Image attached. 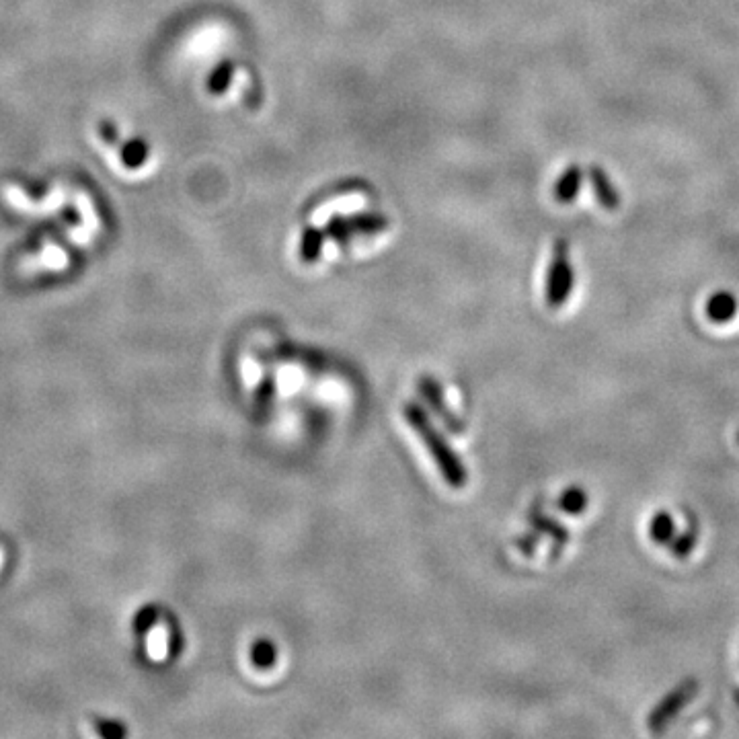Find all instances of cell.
Listing matches in <instances>:
<instances>
[{
	"label": "cell",
	"mask_w": 739,
	"mask_h": 739,
	"mask_svg": "<svg viewBox=\"0 0 739 739\" xmlns=\"http://www.w3.org/2000/svg\"><path fill=\"white\" fill-rule=\"evenodd\" d=\"M579 185H581V171L579 167H569L565 171V175L559 179L557 187H555V198L561 202V204H569L575 200L577 191H579Z\"/></svg>",
	"instance_id": "obj_9"
},
{
	"label": "cell",
	"mask_w": 739,
	"mask_h": 739,
	"mask_svg": "<svg viewBox=\"0 0 739 739\" xmlns=\"http://www.w3.org/2000/svg\"><path fill=\"white\" fill-rule=\"evenodd\" d=\"M386 218L378 216V214H362V216H356L349 220V226H352L354 232H370V235H374V232H380L386 228Z\"/></svg>",
	"instance_id": "obj_13"
},
{
	"label": "cell",
	"mask_w": 739,
	"mask_h": 739,
	"mask_svg": "<svg viewBox=\"0 0 739 739\" xmlns=\"http://www.w3.org/2000/svg\"><path fill=\"white\" fill-rule=\"evenodd\" d=\"M532 524H534L536 530H540L544 534H551L559 544H565L567 538H569L567 530L559 522H555L553 518L544 516V514H532Z\"/></svg>",
	"instance_id": "obj_12"
},
{
	"label": "cell",
	"mask_w": 739,
	"mask_h": 739,
	"mask_svg": "<svg viewBox=\"0 0 739 739\" xmlns=\"http://www.w3.org/2000/svg\"><path fill=\"white\" fill-rule=\"evenodd\" d=\"M352 226H349V220H341V218H335L331 224H329V230L327 235L331 239H335L337 243H347L349 237H352Z\"/></svg>",
	"instance_id": "obj_16"
},
{
	"label": "cell",
	"mask_w": 739,
	"mask_h": 739,
	"mask_svg": "<svg viewBox=\"0 0 739 739\" xmlns=\"http://www.w3.org/2000/svg\"><path fill=\"white\" fill-rule=\"evenodd\" d=\"M737 308V298L727 290H719L707 302V317L713 323H727L737 315Z\"/></svg>",
	"instance_id": "obj_5"
},
{
	"label": "cell",
	"mask_w": 739,
	"mask_h": 739,
	"mask_svg": "<svg viewBox=\"0 0 739 739\" xmlns=\"http://www.w3.org/2000/svg\"><path fill=\"white\" fill-rule=\"evenodd\" d=\"M590 179H592V187L596 191L598 202L606 210H616L620 206V198H618V191L610 183V177L606 175V171L602 167H592L590 169Z\"/></svg>",
	"instance_id": "obj_6"
},
{
	"label": "cell",
	"mask_w": 739,
	"mask_h": 739,
	"mask_svg": "<svg viewBox=\"0 0 739 739\" xmlns=\"http://www.w3.org/2000/svg\"><path fill=\"white\" fill-rule=\"evenodd\" d=\"M559 508L565 512V514H571V516H579L586 512L588 503H590V497L586 493V489L581 487H569L563 491V495L559 497Z\"/></svg>",
	"instance_id": "obj_8"
},
{
	"label": "cell",
	"mask_w": 739,
	"mask_h": 739,
	"mask_svg": "<svg viewBox=\"0 0 739 739\" xmlns=\"http://www.w3.org/2000/svg\"><path fill=\"white\" fill-rule=\"evenodd\" d=\"M672 544V551L678 555V557H686L694 551L696 547V530H688L680 536H674V540L670 542Z\"/></svg>",
	"instance_id": "obj_14"
},
{
	"label": "cell",
	"mask_w": 739,
	"mask_h": 739,
	"mask_svg": "<svg viewBox=\"0 0 739 739\" xmlns=\"http://www.w3.org/2000/svg\"><path fill=\"white\" fill-rule=\"evenodd\" d=\"M230 76H232V64H228V62L220 64V68L210 76V91L212 93H224V89L230 83Z\"/></svg>",
	"instance_id": "obj_15"
},
{
	"label": "cell",
	"mask_w": 739,
	"mask_h": 739,
	"mask_svg": "<svg viewBox=\"0 0 739 739\" xmlns=\"http://www.w3.org/2000/svg\"><path fill=\"white\" fill-rule=\"evenodd\" d=\"M573 267L569 263L567 243L557 241L555 255L549 269V280H547V302L551 306H561L567 302L571 290H573Z\"/></svg>",
	"instance_id": "obj_3"
},
{
	"label": "cell",
	"mask_w": 739,
	"mask_h": 739,
	"mask_svg": "<svg viewBox=\"0 0 739 739\" xmlns=\"http://www.w3.org/2000/svg\"><path fill=\"white\" fill-rule=\"evenodd\" d=\"M276 395V380L271 376H265V380L261 382L259 391H257V403L259 405H267Z\"/></svg>",
	"instance_id": "obj_17"
},
{
	"label": "cell",
	"mask_w": 739,
	"mask_h": 739,
	"mask_svg": "<svg viewBox=\"0 0 739 739\" xmlns=\"http://www.w3.org/2000/svg\"><path fill=\"white\" fill-rule=\"evenodd\" d=\"M323 251V232L319 228H306L300 243V257L306 263H313L319 259Z\"/></svg>",
	"instance_id": "obj_11"
},
{
	"label": "cell",
	"mask_w": 739,
	"mask_h": 739,
	"mask_svg": "<svg viewBox=\"0 0 739 739\" xmlns=\"http://www.w3.org/2000/svg\"><path fill=\"white\" fill-rule=\"evenodd\" d=\"M251 661H253V666L259 670H269L271 666H276V661H278L276 645L269 639H259L251 647Z\"/></svg>",
	"instance_id": "obj_10"
},
{
	"label": "cell",
	"mask_w": 739,
	"mask_h": 739,
	"mask_svg": "<svg viewBox=\"0 0 739 739\" xmlns=\"http://www.w3.org/2000/svg\"><path fill=\"white\" fill-rule=\"evenodd\" d=\"M698 694V680L688 678L680 682L674 690H670L659 703L653 707V711L647 717V725L653 733L664 731L674 717L680 715V711L690 703V700Z\"/></svg>",
	"instance_id": "obj_2"
},
{
	"label": "cell",
	"mask_w": 739,
	"mask_h": 739,
	"mask_svg": "<svg viewBox=\"0 0 739 739\" xmlns=\"http://www.w3.org/2000/svg\"><path fill=\"white\" fill-rule=\"evenodd\" d=\"M518 547H520L524 553L532 555V553H534V549H536V536H522V538H518Z\"/></svg>",
	"instance_id": "obj_18"
},
{
	"label": "cell",
	"mask_w": 739,
	"mask_h": 739,
	"mask_svg": "<svg viewBox=\"0 0 739 739\" xmlns=\"http://www.w3.org/2000/svg\"><path fill=\"white\" fill-rule=\"evenodd\" d=\"M403 415L407 423L411 425V430L421 438L427 452L432 454L438 471L442 473V479L452 489L466 487V483H469V471H466L462 458L452 450V446L448 444L444 434L438 430L432 417L427 415V411L417 403H407L403 407Z\"/></svg>",
	"instance_id": "obj_1"
},
{
	"label": "cell",
	"mask_w": 739,
	"mask_h": 739,
	"mask_svg": "<svg viewBox=\"0 0 739 739\" xmlns=\"http://www.w3.org/2000/svg\"><path fill=\"white\" fill-rule=\"evenodd\" d=\"M649 536L657 544H670L676 536L674 518L668 512H659L649 522Z\"/></svg>",
	"instance_id": "obj_7"
},
{
	"label": "cell",
	"mask_w": 739,
	"mask_h": 739,
	"mask_svg": "<svg viewBox=\"0 0 739 739\" xmlns=\"http://www.w3.org/2000/svg\"><path fill=\"white\" fill-rule=\"evenodd\" d=\"M737 436H739V434H737Z\"/></svg>",
	"instance_id": "obj_19"
},
{
	"label": "cell",
	"mask_w": 739,
	"mask_h": 739,
	"mask_svg": "<svg viewBox=\"0 0 739 739\" xmlns=\"http://www.w3.org/2000/svg\"><path fill=\"white\" fill-rule=\"evenodd\" d=\"M419 391H421V395L427 399V403H430L434 409H436V413L442 417V421L448 425V430L450 432H454V434H462L464 432V427H462V421L450 411V407H448V403L444 401V395H442V391H440V386L430 378V376H423L421 380H419Z\"/></svg>",
	"instance_id": "obj_4"
}]
</instances>
